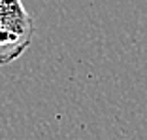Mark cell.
Here are the masks:
<instances>
[{"mask_svg":"<svg viewBox=\"0 0 147 140\" xmlns=\"http://www.w3.org/2000/svg\"><path fill=\"white\" fill-rule=\"evenodd\" d=\"M34 21L21 0H0V66L9 65L28 49Z\"/></svg>","mask_w":147,"mask_h":140,"instance_id":"6da1fadb","label":"cell"}]
</instances>
